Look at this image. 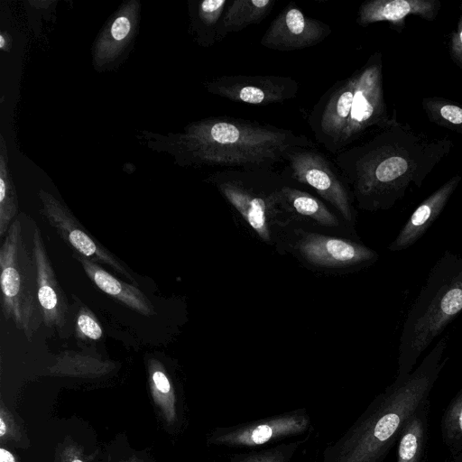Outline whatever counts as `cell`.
Segmentation results:
<instances>
[{
  "label": "cell",
  "instance_id": "1",
  "mask_svg": "<svg viewBox=\"0 0 462 462\" xmlns=\"http://www.w3.org/2000/svg\"><path fill=\"white\" fill-rule=\"evenodd\" d=\"M452 147L448 136L429 138L395 122L368 141L336 154L333 161L359 208L386 210L411 187L420 188Z\"/></svg>",
  "mask_w": 462,
  "mask_h": 462
},
{
  "label": "cell",
  "instance_id": "2",
  "mask_svg": "<svg viewBox=\"0 0 462 462\" xmlns=\"http://www.w3.org/2000/svg\"><path fill=\"white\" fill-rule=\"evenodd\" d=\"M448 337H441L411 373L378 394L365 411L322 452L319 462H383L402 430L421 408L443 367Z\"/></svg>",
  "mask_w": 462,
  "mask_h": 462
},
{
  "label": "cell",
  "instance_id": "3",
  "mask_svg": "<svg viewBox=\"0 0 462 462\" xmlns=\"http://www.w3.org/2000/svg\"><path fill=\"white\" fill-rule=\"evenodd\" d=\"M294 146L316 147L292 130L231 116L194 123L183 137L190 163L223 170L273 169Z\"/></svg>",
  "mask_w": 462,
  "mask_h": 462
},
{
  "label": "cell",
  "instance_id": "4",
  "mask_svg": "<svg viewBox=\"0 0 462 462\" xmlns=\"http://www.w3.org/2000/svg\"><path fill=\"white\" fill-rule=\"evenodd\" d=\"M383 84V58L377 51L349 77L334 83L311 108L308 124L316 141L337 154L352 147L371 127L393 125Z\"/></svg>",
  "mask_w": 462,
  "mask_h": 462
},
{
  "label": "cell",
  "instance_id": "5",
  "mask_svg": "<svg viewBox=\"0 0 462 462\" xmlns=\"http://www.w3.org/2000/svg\"><path fill=\"white\" fill-rule=\"evenodd\" d=\"M462 311V256L446 250L407 313L396 378L411 373L422 353Z\"/></svg>",
  "mask_w": 462,
  "mask_h": 462
},
{
  "label": "cell",
  "instance_id": "6",
  "mask_svg": "<svg viewBox=\"0 0 462 462\" xmlns=\"http://www.w3.org/2000/svg\"><path fill=\"white\" fill-rule=\"evenodd\" d=\"M207 182L218 190L252 235L276 248L286 226L282 173L273 169L222 170L211 174Z\"/></svg>",
  "mask_w": 462,
  "mask_h": 462
},
{
  "label": "cell",
  "instance_id": "7",
  "mask_svg": "<svg viewBox=\"0 0 462 462\" xmlns=\"http://www.w3.org/2000/svg\"><path fill=\"white\" fill-rule=\"evenodd\" d=\"M19 218L11 225L0 247L1 310L28 341L43 322L38 300L36 264Z\"/></svg>",
  "mask_w": 462,
  "mask_h": 462
},
{
  "label": "cell",
  "instance_id": "8",
  "mask_svg": "<svg viewBox=\"0 0 462 462\" xmlns=\"http://www.w3.org/2000/svg\"><path fill=\"white\" fill-rule=\"evenodd\" d=\"M276 250L282 254H291L305 268L325 274L360 271L379 258L360 239L300 227L284 228Z\"/></svg>",
  "mask_w": 462,
  "mask_h": 462
},
{
  "label": "cell",
  "instance_id": "9",
  "mask_svg": "<svg viewBox=\"0 0 462 462\" xmlns=\"http://www.w3.org/2000/svg\"><path fill=\"white\" fill-rule=\"evenodd\" d=\"M287 179L312 189L356 230V211L352 192L334 161L316 147L294 146L285 156Z\"/></svg>",
  "mask_w": 462,
  "mask_h": 462
},
{
  "label": "cell",
  "instance_id": "10",
  "mask_svg": "<svg viewBox=\"0 0 462 462\" xmlns=\"http://www.w3.org/2000/svg\"><path fill=\"white\" fill-rule=\"evenodd\" d=\"M310 415L306 408L260 418L235 425L216 428L208 441L234 449H256L282 443L310 433Z\"/></svg>",
  "mask_w": 462,
  "mask_h": 462
},
{
  "label": "cell",
  "instance_id": "11",
  "mask_svg": "<svg viewBox=\"0 0 462 462\" xmlns=\"http://www.w3.org/2000/svg\"><path fill=\"white\" fill-rule=\"evenodd\" d=\"M282 208L286 221L285 228L300 227L359 239L356 231L350 228L326 202L287 178L282 189Z\"/></svg>",
  "mask_w": 462,
  "mask_h": 462
},
{
  "label": "cell",
  "instance_id": "12",
  "mask_svg": "<svg viewBox=\"0 0 462 462\" xmlns=\"http://www.w3.org/2000/svg\"><path fill=\"white\" fill-rule=\"evenodd\" d=\"M40 197L42 204V214L63 241L75 251L74 253L97 263H105L134 285L137 284L126 266L92 237L65 206L45 192Z\"/></svg>",
  "mask_w": 462,
  "mask_h": 462
},
{
  "label": "cell",
  "instance_id": "13",
  "mask_svg": "<svg viewBox=\"0 0 462 462\" xmlns=\"http://www.w3.org/2000/svg\"><path fill=\"white\" fill-rule=\"evenodd\" d=\"M206 88L234 102L266 106L294 98L299 84L291 77L225 75L208 81Z\"/></svg>",
  "mask_w": 462,
  "mask_h": 462
},
{
  "label": "cell",
  "instance_id": "14",
  "mask_svg": "<svg viewBox=\"0 0 462 462\" xmlns=\"http://www.w3.org/2000/svg\"><path fill=\"white\" fill-rule=\"evenodd\" d=\"M331 32L328 24L304 14L291 2L273 20L260 43L279 51H298L320 43Z\"/></svg>",
  "mask_w": 462,
  "mask_h": 462
},
{
  "label": "cell",
  "instance_id": "15",
  "mask_svg": "<svg viewBox=\"0 0 462 462\" xmlns=\"http://www.w3.org/2000/svg\"><path fill=\"white\" fill-rule=\"evenodd\" d=\"M32 253L36 264L38 300L44 325L62 332L68 322L69 304L55 274L37 225L32 229Z\"/></svg>",
  "mask_w": 462,
  "mask_h": 462
},
{
  "label": "cell",
  "instance_id": "16",
  "mask_svg": "<svg viewBox=\"0 0 462 462\" xmlns=\"http://www.w3.org/2000/svg\"><path fill=\"white\" fill-rule=\"evenodd\" d=\"M461 180L460 175L451 177L425 199L411 213L390 244L389 251L400 252L414 245L441 214Z\"/></svg>",
  "mask_w": 462,
  "mask_h": 462
},
{
  "label": "cell",
  "instance_id": "17",
  "mask_svg": "<svg viewBox=\"0 0 462 462\" xmlns=\"http://www.w3.org/2000/svg\"><path fill=\"white\" fill-rule=\"evenodd\" d=\"M440 8L439 0H371L359 6L356 23L365 27L374 23L387 22L401 29L407 16L416 15L433 21Z\"/></svg>",
  "mask_w": 462,
  "mask_h": 462
},
{
  "label": "cell",
  "instance_id": "18",
  "mask_svg": "<svg viewBox=\"0 0 462 462\" xmlns=\"http://www.w3.org/2000/svg\"><path fill=\"white\" fill-rule=\"evenodd\" d=\"M73 255L91 282L103 292L141 315L151 317L155 314L152 303L137 287L117 279L87 257L76 253Z\"/></svg>",
  "mask_w": 462,
  "mask_h": 462
},
{
  "label": "cell",
  "instance_id": "19",
  "mask_svg": "<svg viewBox=\"0 0 462 462\" xmlns=\"http://www.w3.org/2000/svg\"><path fill=\"white\" fill-rule=\"evenodd\" d=\"M275 3V0L229 1L223 17L226 34L261 23L273 10Z\"/></svg>",
  "mask_w": 462,
  "mask_h": 462
},
{
  "label": "cell",
  "instance_id": "20",
  "mask_svg": "<svg viewBox=\"0 0 462 462\" xmlns=\"http://www.w3.org/2000/svg\"><path fill=\"white\" fill-rule=\"evenodd\" d=\"M228 3V0H204L198 4L193 25L202 45L211 46L226 37L223 17Z\"/></svg>",
  "mask_w": 462,
  "mask_h": 462
},
{
  "label": "cell",
  "instance_id": "21",
  "mask_svg": "<svg viewBox=\"0 0 462 462\" xmlns=\"http://www.w3.org/2000/svg\"><path fill=\"white\" fill-rule=\"evenodd\" d=\"M427 406L419 410L402 430L396 462H420L426 434Z\"/></svg>",
  "mask_w": 462,
  "mask_h": 462
},
{
  "label": "cell",
  "instance_id": "22",
  "mask_svg": "<svg viewBox=\"0 0 462 462\" xmlns=\"http://www.w3.org/2000/svg\"><path fill=\"white\" fill-rule=\"evenodd\" d=\"M307 440L306 436L261 448L233 453L228 456V462H291L297 450Z\"/></svg>",
  "mask_w": 462,
  "mask_h": 462
},
{
  "label": "cell",
  "instance_id": "23",
  "mask_svg": "<svg viewBox=\"0 0 462 462\" xmlns=\"http://www.w3.org/2000/svg\"><path fill=\"white\" fill-rule=\"evenodd\" d=\"M422 107L434 124L462 134V106L441 97H425Z\"/></svg>",
  "mask_w": 462,
  "mask_h": 462
},
{
  "label": "cell",
  "instance_id": "24",
  "mask_svg": "<svg viewBox=\"0 0 462 462\" xmlns=\"http://www.w3.org/2000/svg\"><path fill=\"white\" fill-rule=\"evenodd\" d=\"M18 204L13 185L1 171L0 178V237L4 238L17 214Z\"/></svg>",
  "mask_w": 462,
  "mask_h": 462
},
{
  "label": "cell",
  "instance_id": "25",
  "mask_svg": "<svg viewBox=\"0 0 462 462\" xmlns=\"http://www.w3.org/2000/svg\"><path fill=\"white\" fill-rule=\"evenodd\" d=\"M442 429L448 440L462 439V391L448 407L443 416Z\"/></svg>",
  "mask_w": 462,
  "mask_h": 462
},
{
  "label": "cell",
  "instance_id": "26",
  "mask_svg": "<svg viewBox=\"0 0 462 462\" xmlns=\"http://www.w3.org/2000/svg\"><path fill=\"white\" fill-rule=\"evenodd\" d=\"M75 332L77 337L83 341H96L103 336L102 327L87 308H81L78 313Z\"/></svg>",
  "mask_w": 462,
  "mask_h": 462
},
{
  "label": "cell",
  "instance_id": "27",
  "mask_svg": "<svg viewBox=\"0 0 462 462\" xmlns=\"http://www.w3.org/2000/svg\"><path fill=\"white\" fill-rule=\"evenodd\" d=\"M449 51L454 62L462 69V14L459 16L456 30L450 35Z\"/></svg>",
  "mask_w": 462,
  "mask_h": 462
},
{
  "label": "cell",
  "instance_id": "28",
  "mask_svg": "<svg viewBox=\"0 0 462 462\" xmlns=\"http://www.w3.org/2000/svg\"><path fill=\"white\" fill-rule=\"evenodd\" d=\"M132 29L131 20L127 15L117 16L110 26V36L115 42H123Z\"/></svg>",
  "mask_w": 462,
  "mask_h": 462
},
{
  "label": "cell",
  "instance_id": "29",
  "mask_svg": "<svg viewBox=\"0 0 462 462\" xmlns=\"http://www.w3.org/2000/svg\"><path fill=\"white\" fill-rule=\"evenodd\" d=\"M152 383L155 388L162 393H167L171 391V383L166 374L160 369H156L152 374Z\"/></svg>",
  "mask_w": 462,
  "mask_h": 462
},
{
  "label": "cell",
  "instance_id": "30",
  "mask_svg": "<svg viewBox=\"0 0 462 462\" xmlns=\"http://www.w3.org/2000/svg\"><path fill=\"white\" fill-rule=\"evenodd\" d=\"M0 462H15L13 455L5 448L0 449Z\"/></svg>",
  "mask_w": 462,
  "mask_h": 462
},
{
  "label": "cell",
  "instance_id": "31",
  "mask_svg": "<svg viewBox=\"0 0 462 462\" xmlns=\"http://www.w3.org/2000/svg\"><path fill=\"white\" fill-rule=\"evenodd\" d=\"M5 424L2 418H0V436L3 437L5 433Z\"/></svg>",
  "mask_w": 462,
  "mask_h": 462
},
{
  "label": "cell",
  "instance_id": "32",
  "mask_svg": "<svg viewBox=\"0 0 462 462\" xmlns=\"http://www.w3.org/2000/svg\"><path fill=\"white\" fill-rule=\"evenodd\" d=\"M5 46V38L4 35H0V48L4 49Z\"/></svg>",
  "mask_w": 462,
  "mask_h": 462
},
{
  "label": "cell",
  "instance_id": "33",
  "mask_svg": "<svg viewBox=\"0 0 462 462\" xmlns=\"http://www.w3.org/2000/svg\"><path fill=\"white\" fill-rule=\"evenodd\" d=\"M72 462H83V461H81V460H79V459H75V460H73Z\"/></svg>",
  "mask_w": 462,
  "mask_h": 462
}]
</instances>
